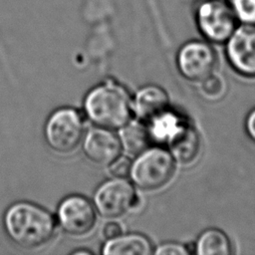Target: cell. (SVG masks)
Here are the masks:
<instances>
[{"label":"cell","instance_id":"1","mask_svg":"<svg viewBox=\"0 0 255 255\" xmlns=\"http://www.w3.org/2000/svg\"><path fill=\"white\" fill-rule=\"evenodd\" d=\"M4 227L10 239L26 249L47 244L56 230L55 219L50 212L30 202L11 205L4 215Z\"/></svg>","mask_w":255,"mask_h":255},{"label":"cell","instance_id":"2","mask_svg":"<svg viewBox=\"0 0 255 255\" xmlns=\"http://www.w3.org/2000/svg\"><path fill=\"white\" fill-rule=\"evenodd\" d=\"M132 108L128 91L113 82L94 88L85 99L87 117L96 126L108 129L126 126L131 118Z\"/></svg>","mask_w":255,"mask_h":255},{"label":"cell","instance_id":"3","mask_svg":"<svg viewBox=\"0 0 255 255\" xmlns=\"http://www.w3.org/2000/svg\"><path fill=\"white\" fill-rule=\"evenodd\" d=\"M174 158L160 145L148 146L131 162L129 175L138 188L155 190L165 185L174 172Z\"/></svg>","mask_w":255,"mask_h":255},{"label":"cell","instance_id":"4","mask_svg":"<svg viewBox=\"0 0 255 255\" xmlns=\"http://www.w3.org/2000/svg\"><path fill=\"white\" fill-rule=\"evenodd\" d=\"M197 30L211 44H224L239 25L226 0H199L194 6Z\"/></svg>","mask_w":255,"mask_h":255},{"label":"cell","instance_id":"5","mask_svg":"<svg viewBox=\"0 0 255 255\" xmlns=\"http://www.w3.org/2000/svg\"><path fill=\"white\" fill-rule=\"evenodd\" d=\"M84 135L83 117L75 109L62 108L55 111L45 127L48 145L60 153H69L77 148Z\"/></svg>","mask_w":255,"mask_h":255},{"label":"cell","instance_id":"6","mask_svg":"<svg viewBox=\"0 0 255 255\" xmlns=\"http://www.w3.org/2000/svg\"><path fill=\"white\" fill-rule=\"evenodd\" d=\"M176 66L180 75L199 82L213 73L217 62L216 52L206 40H189L177 51Z\"/></svg>","mask_w":255,"mask_h":255},{"label":"cell","instance_id":"7","mask_svg":"<svg viewBox=\"0 0 255 255\" xmlns=\"http://www.w3.org/2000/svg\"><path fill=\"white\" fill-rule=\"evenodd\" d=\"M95 207L106 218H116L135 207L138 198L133 186L124 178H115L101 184L94 196Z\"/></svg>","mask_w":255,"mask_h":255},{"label":"cell","instance_id":"8","mask_svg":"<svg viewBox=\"0 0 255 255\" xmlns=\"http://www.w3.org/2000/svg\"><path fill=\"white\" fill-rule=\"evenodd\" d=\"M224 44L230 67L242 77L255 78V25L239 24Z\"/></svg>","mask_w":255,"mask_h":255},{"label":"cell","instance_id":"9","mask_svg":"<svg viewBox=\"0 0 255 255\" xmlns=\"http://www.w3.org/2000/svg\"><path fill=\"white\" fill-rule=\"evenodd\" d=\"M58 218L63 230L73 236L90 233L97 220L95 206L82 195L66 197L59 205Z\"/></svg>","mask_w":255,"mask_h":255},{"label":"cell","instance_id":"10","mask_svg":"<svg viewBox=\"0 0 255 255\" xmlns=\"http://www.w3.org/2000/svg\"><path fill=\"white\" fill-rule=\"evenodd\" d=\"M83 149L91 161L100 165H109L120 156L122 143L120 137L110 129L99 127L87 133Z\"/></svg>","mask_w":255,"mask_h":255},{"label":"cell","instance_id":"11","mask_svg":"<svg viewBox=\"0 0 255 255\" xmlns=\"http://www.w3.org/2000/svg\"><path fill=\"white\" fill-rule=\"evenodd\" d=\"M145 123L151 142H156L161 145L167 144L189 121L180 113L168 107Z\"/></svg>","mask_w":255,"mask_h":255},{"label":"cell","instance_id":"12","mask_svg":"<svg viewBox=\"0 0 255 255\" xmlns=\"http://www.w3.org/2000/svg\"><path fill=\"white\" fill-rule=\"evenodd\" d=\"M175 161L183 164L192 162L199 154L201 138L190 122L166 144Z\"/></svg>","mask_w":255,"mask_h":255},{"label":"cell","instance_id":"13","mask_svg":"<svg viewBox=\"0 0 255 255\" xmlns=\"http://www.w3.org/2000/svg\"><path fill=\"white\" fill-rule=\"evenodd\" d=\"M166 92L155 85H148L141 88L135 95L133 109L137 117L147 122L155 115L169 107Z\"/></svg>","mask_w":255,"mask_h":255},{"label":"cell","instance_id":"14","mask_svg":"<svg viewBox=\"0 0 255 255\" xmlns=\"http://www.w3.org/2000/svg\"><path fill=\"white\" fill-rule=\"evenodd\" d=\"M153 253L149 239L138 233L120 235L108 240L103 249L105 255H149Z\"/></svg>","mask_w":255,"mask_h":255},{"label":"cell","instance_id":"15","mask_svg":"<svg viewBox=\"0 0 255 255\" xmlns=\"http://www.w3.org/2000/svg\"><path fill=\"white\" fill-rule=\"evenodd\" d=\"M233 247L229 237L220 229L207 228L197 237L194 253L198 255H229Z\"/></svg>","mask_w":255,"mask_h":255},{"label":"cell","instance_id":"16","mask_svg":"<svg viewBox=\"0 0 255 255\" xmlns=\"http://www.w3.org/2000/svg\"><path fill=\"white\" fill-rule=\"evenodd\" d=\"M120 140L127 152L136 155L150 146L151 142L146 125L139 122H128L124 126Z\"/></svg>","mask_w":255,"mask_h":255},{"label":"cell","instance_id":"17","mask_svg":"<svg viewBox=\"0 0 255 255\" xmlns=\"http://www.w3.org/2000/svg\"><path fill=\"white\" fill-rule=\"evenodd\" d=\"M224 81L213 73L198 82V93L207 101H217L225 93Z\"/></svg>","mask_w":255,"mask_h":255},{"label":"cell","instance_id":"18","mask_svg":"<svg viewBox=\"0 0 255 255\" xmlns=\"http://www.w3.org/2000/svg\"><path fill=\"white\" fill-rule=\"evenodd\" d=\"M239 24L255 25V0H226Z\"/></svg>","mask_w":255,"mask_h":255},{"label":"cell","instance_id":"19","mask_svg":"<svg viewBox=\"0 0 255 255\" xmlns=\"http://www.w3.org/2000/svg\"><path fill=\"white\" fill-rule=\"evenodd\" d=\"M153 253L156 255H188L190 253L189 249L177 242H164L158 245Z\"/></svg>","mask_w":255,"mask_h":255},{"label":"cell","instance_id":"20","mask_svg":"<svg viewBox=\"0 0 255 255\" xmlns=\"http://www.w3.org/2000/svg\"><path fill=\"white\" fill-rule=\"evenodd\" d=\"M130 166L131 162L128 158L119 156L112 163H110V172L117 178H125L126 176L129 175Z\"/></svg>","mask_w":255,"mask_h":255},{"label":"cell","instance_id":"21","mask_svg":"<svg viewBox=\"0 0 255 255\" xmlns=\"http://www.w3.org/2000/svg\"><path fill=\"white\" fill-rule=\"evenodd\" d=\"M244 128L248 137L255 143V108L252 109L246 116Z\"/></svg>","mask_w":255,"mask_h":255},{"label":"cell","instance_id":"22","mask_svg":"<svg viewBox=\"0 0 255 255\" xmlns=\"http://www.w3.org/2000/svg\"><path fill=\"white\" fill-rule=\"evenodd\" d=\"M122 234V226L117 222H109L103 228V235L106 239H114Z\"/></svg>","mask_w":255,"mask_h":255},{"label":"cell","instance_id":"23","mask_svg":"<svg viewBox=\"0 0 255 255\" xmlns=\"http://www.w3.org/2000/svg\"><path fill=\"white\" fill-rule=\"evenodd\" d=\"M73 254H75V255H80V254L88 255V254H91V252H90V251H87V250H78V251H75Z\"/></svg>","mask_w":255,"mask_h":255}]
</instances>
